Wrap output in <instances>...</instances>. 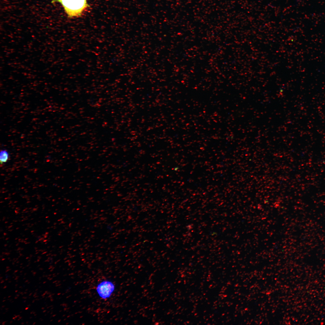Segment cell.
<instances>
[{
	"instance_id": "cell-1",
	"label": "cell",
	"mask_w": 325,
	"mask_h": 325,
	"mask_svg": "<svg viewBox=\"0 0 325 325\" xmlns=\"http://www.w3.org/2000/svg\"><path fill=\"white\" fill-rule=\"evenodd\" d=\"M58 2L63 6L68 17L81 16L84 11L89 7L87 0H53L51 2Z\"/></svg>"
},
{
	"instance_id": "cell-3",
	"label": "cell",
	"mask_w": 325,
	"mask_h": 325,
	"mask_svg": "<svg viewBox=\"0 0 325 325\" xmlns=\"http://www.w3.org/2000/svg\"><path fill=\"white\" fill-rule=\"evenodd\" d=\"M9 158V154L6 150H1L0 153V162L1 165L6 162Z\"/></svg>"
},
{
	"instance_id": "cell-2",
	"label": "cell",
	"mask_w": 325,
	"mask_h": 325,
	"mask_svg": "<svg viewBox=\"0 0 325 325\" xmlns=\"http://www.w3.org/2000/svg\"><path fill=\"white\" fill-rule=\"evenodd\" d=\"M115 289V285L112 282L106 280L101 281L98 285L96 291L101 299H105L110 297Z\"/></svg>"
}]
</instances>
